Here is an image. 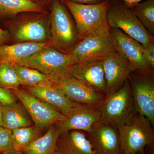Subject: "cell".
Listing matches in <instances>:
<instances>
[{"instance_id":"obj_6","label":"cell","mask_w":154,"mask_h":154,"mask_svg":"<svg viewBox=\"0 0 154 154\" xmlns=\"http://www.w3.org/2000/svg\"><path fill=\"white\" fill-rule=\"evenodd\" d=\"M71 56L52 46L44 48L25 60L21 66L37 70L54 80L68 74L73 65Z\"/></svg>"},{"instance_id":"obj_19","label":"cell","mask_w":154,"mask_h":154,"mask_svg":"<svg viewBox=\"0 0 154 154\" xmlns=\"http://www.w3.org/2000/svg\"><path fill=\"white\" fill-rule=\"evenodd\" d=\"M55 154H96L91 141L82 131L70 130L60 135Z\"/></svg>"},{"instance_id":"obj_34","label":"cell","mask_w":154,"mask_h":154,"mask_svg":"<svg viewBox=\"0 0 154 154\" xmlns=\"http://www.w3.org/2000/svg\"><path fill=\"white\" fill-rule=\"evenodd\" d=\"M0 127H3V105L0 103Z\"/></svg>"},{"instance_id":"obj_27","label":"cell","mask_w":154,"mask_h":154,"mask_svg":"<svg viewBox=\"0 0 154 154\" xmlns=\"http://www.w3.org/2000/svg\"><path fill=\"white\" fill-rule=\"evenodd\" d=\"M14 151L12 131L0 127V154Z\"/></svg>"},{"instance_id":"obj_35","label":"cell","mask_w":154,"mask_h":154,"mask_svg":"<svg viewBox=\"0 0 154 154\" xmlns=\"http://www.w3.org/2000/svg\"><path fill=\"white\" fill-rule=\"evenodd\" d=\"M3 154H24L22 152H19V151H12L11 152H10L6 153H4Z\"/></svg>"},{"instance_id":"obj_22","label":"cell","mask_w":154,"mask_h":154,"mask_svg":"<svg viewBox=\"0 0 154 154\" xmlns=\"http://www.w3.org/2000/svg\"><path fill=\"white\" fill-rule=\"evenodd\" d=\"M59 132L55 124L48 127L44 134L22 150L24 154H55Z\"/></svg>"},{"instance_id":"obj_12","label":"cell","mask_w":154,"mask_h":154,"mask_svg":"<svg viewBox=\"0 0 154 154\" xmlns=\"http://www.w3.org/2000/svg\"><path fill=\"white\" fill-rule=\"evenodd\" d=\"M53 85L60 90L70 100L81 105L97 107L105 97L104 94L69 73L54 80Z\"/></svg>"},{"instance_id":"obj_31","label":"cell","mask_w":154,"mask_h":154,"mask_svg":"<svg viewBox=\"0 0 154 154\" xmlns=\"http://www.w3.org/2000/svg\"><path fill=\"white\" fill-rule=\"evenodd\" d=\"M71 2L81 5H96L102 3L104 0H66Z\"/></svg>"},{"instance_id":"obj_20","label":"cell","mask_w":154,"mask_h":154,"mask_svg":"<svg viewBox=\"0 0 154 154\" xmlns=\"http://www.w3.org/2000/svg\"><path fill=\"white\" fill-rule=\"evenodd\" d=\"M48 11L42 4L28 0H0V22L5 24L23 12Z\"/></svg>"},{"instance_id":"obj_5","label":"cell","mask_w":154,"mask_h":154,"mask_svg":"<svg viewBox=\"0 0 154 154\" xmlns=\"http://www.w3.org/2000/svg\"><path fill=\"white\" fill-rule=\"evenodd\" d=\"M116 127L121 153L136 154L144 152L146 146H153L154 126L146 117L139 113H135L129 122Z\"/></svg>"},{"instance_id":"obj_33","label":"cell","mask_w":154,"mask_h":154,"mask_svg":"<svg viewBox=\"0 0 154 154\" xmlns=\"http://www.w3.org/2000/svg\"><path fill=\"white\" fill-rule=\"evenodd\" d=\"M54 0H41V4L46 8L48 10L50 6Z\"/></svg>"},{"instance_id":"obj_10","label":"cell","mask_w":154,"mask_h":154,"mask_svg":"<svg viewBox=\"0 0 154 154\" xmlns=\"http://www.w3.org/2000/svg\"><path fill=\"white\" fill-rule=\"evenodd\" d=\"M10 91L22 103L36 126L43 129L65 118L63 114L23 88H16Z\"/></svg>"},{"instance_id":"obj_26","label":"cell","mask_w":154,"mask_h":154,"mask_svg":"<svg viewBox=\"0 0 154 154\" xmlns=\"http://www.w3.org/2000/svg\"><path fill=\"white\" fill-rule=\"evenodd\" d=\"M20 86L19 76L14 66L0 64V87L11 91Z\"/></svg>"},{"instance_id":"obj_38","label":"cell","mask_w":154,"mask_h":154,"mask_svg":"<svg viewBox=\"0 0 154 154\" xmlns=\"http://www.w3.org/2000/svg\"><path fill=\"white\" fill-rule=\"evenodd\" d=\"M119 154H123L121 153H119Z\"/></svg>"},{"instance_id":"obj_8","label":"cell","mask_w":154,"mask_h":154,"mask_svg":"<svg viewBox=\"0 0 154 154\" xmlns=\"http://www.w3.org/2000/svg\"><path fill=\"white\" fill-rule=\"evenodd\" d=\"M128 80L135 112L145 116L154 126L153 73L133 72Z\"/></svg>"},{"instance_id":"obj_32","label":"cell","mask_w":154,"mask_h":154,"mask_svg":"<svg viewBox=\"0 0 154 154\" xmlns=\"http://www.w3.org/2000/svg\"><path fill=\"white\" fill-rule=\"evenodd\" d=\"M124 2L125 5L128 8H131L132 6L144 0H121Z\"/></svg>"},{"instance_id":"obj_14","label":"cell","mask_w":154,"mask_h":154,"mask_svg":"<svg viewBox=\"0 0 154 154\" xmlns=\"http://www.w3.org/2000/svg\"><path fill=\"white\" fill-rule=\"evenodd\" d=\"M100 120V113L97 107L82 105L55 125L60 134L70 130L85 131L88 133L95 123Z\"/></svg>"},{"instance_id":"obj_25","label":"cell","mask_w":154,"mask_h":154,"mask_svg":"<svg viewBox=\"0 0 154 154\" xmlns=\"http://www.w3.org/2000/svg\"><path fill=\"white\" fill-rule=\"evenodd\" d=\"M130 10L152 36L154 34V0L138 3Z\"/></svg>"},{"instance_id":"obj_21","label":"cell","mask_w":154,"mask_h":154,"mask_svg":"<svg viewBox=\"0 0 154 154\" xmlns=\"http://www.w3.org/2000/svg\"><path fill=\"white\" fill-rule=\"evenodd\" d=\"M33 122L25 107L17 102L3 105V127L14 130L33 125Z\"/></svg>"},{"instance_id":"obj_17","label":"cell","mask_w":154,"mask_h":154,"mask_svg":"<svg viewBox=\"0 0 154 154\" xmlns=\"http://www.w3.org/2000/svg\"><path fill=\"white\" fill-rule=\"evenodd\" d=\"M106 79V96L117 91L134 72L128 63L116 52L102 61Z\"/></svg>"},{"instance_id":"obj_11","label":"cell","mask_w":154,"mask_h":154,"mask_svg":"<svg viewBox=\"0 0 154 154\" xmlns=\"http://www.w3.org/2000/svg\"><path fill=\"white\" fill-rule=\"evenodd\" d=\"M116 52L109 36H88L80 40L69 54L74 64L103 60Z\"/></svg>"},{"instance_id":"obj_1","label":"cell","mask_w":154,"mask_h":154,"mask_svg":"<svg viewBox=\"0 0 154 154\" xmlns=\"http://www.w3.org/2000/svg\"><path fill=\"white\" fill-rule=\"evenodd\" d=\"M73 18L79 40L88 36L109 35L110 27L107 20L110 6L108 0L96 5H81L61 0Z\"/></svg>"},{"instance_id":"obj_18","label":"cell","mask_w":154,"mask_h":154,"mask_svg":"<svg viewBox=\"0 0 154 154\" xmlns=\"http://www.w3.org/2000/svg\"><path fill=\"white\" fill-rule=\"evenodd\" d=\"M53 46L52 42H19L0 45V64L21 66L22 63L40 49Z\"/></svg>"},{"instance_id":"obj_9","label":"cell","mask_w":154,"mask_h":154,"mask_svg":"<svg viewBox=\"0 0 154 154\" xmlns=\"http://www.w3.org/2000/svg\"><path fill=\"white\" fill-rule=\"evenodd\" d=\"M116 53L124 58L134 72L153 73L143 57V47L140 43L115 28H110L109 35Z\"/></svg>"},{"instance_id":"obj_24","label":"cell","mask_w":154,"mask_h":154,"mask_svg":"<svg viewBox=\"0 0 154 154\" xmlns=\"http://www.w3.org/2000/svg\"><path fill=\"white\" fill-rule=\"evenodd\" d=\"M42 129L34 125L12 131L14 150L22 152L24 149L42 135Z\"/></svg>"},{"instance_id":"obj_30","label":"cell","mask_w":154,"mask_h":154,"mask_svg":"<svg viewBox=\"0 0 154 154\" xmlns=\"http://www.w3.org/2000/svg\"><path fill=\"white\" fill-rule=\"evenodd\" d=\"M11 41L10 34L6 29H4L0 26V45L7 44Z\"/></svg>"},{"instance_id":"obj_15","label":"cell","mask_w":154,"mask_h":154,"mask_svg":"<svg viewBox=\"0 0 154 154\" xmlns=\"http://www.w3.org/2000/svg\"><path fill=\"white\" fill-rule=\"evenodd\" d=\"M102 61L74 64L69 74L106 96L107 86Z\"/></svg>"},{"instance_id":"obj_37","label":"cell","mask_w":154,"mask_h":154,"mask_svg":"<svg viewBox=\"0 0 154 154\" xmlns=\"http://www.w3.org/2000/svg\"><path fill=\"white\" fill-rule=\"evenodd\" d=\"M136 154H145V153L144 152H142L138 153Z\"/></svg>"},{"instance_id":"obj_2","label":"cell","mask_w":154,"mask_h":154,"mask_svg":"<svg viewBox=\"0 0 154 154\" xmlns=\"http://www.w3.org/2000/svg\"><path fill=\"white\" fill-rule=\"evenodd\" d=\"M4 25L8 31L11 41L16 42L50 41L49 11L23 12Z\"/></svg>"},{"instance_id":"obj_16","label":"cell","mask_w":154,"mask_h":154,"mask_svg":"<svg viewBox=\"0 0 154 154\" xmlns=\"http://www.w3.org/2000/svg\"><path fill=\"white\" fill-rule=\"evenodd\" d=\"M25 91L51 106L65 116L82 105L72 101L53 85L23 87Z\"/></svg>"},{"instance_id":"obj_3","label":"cell","mask_w":154,"mask_h":154,"mask_svg":"<svg viewBox=\"0 0 154 154\" xmlns=\"http://www.w3.org/2000/svg\"><path fill=\"white\" fill-rule=\"evenodd\" d=\"M48 10L50 41L53 47L69 54L80 40L73 18L61 0H54Z\"/></svg>"},{"instance_id":"obj_36","label":"cell","mask_w":154,"mask_h":154,"mask_svg":"<svg viewBox=\"0 0 154 154\" xmlns=\"http://www.w3.org/2000/svg\"><path fill=\"white\" fill-rule=\"evenodd\" d=\"M28 1H30V2H33L34 3L41 4V0H28Z\"/></svg>"},{"instance_id":"obj_7","label":"cell","mask_w":154,"mask_h":154,"mask_svg":"<svg viewBox=\"0 0 154 154\" xmlns=\"http://www.w3.org/2000/svg\"><path fill=\"white\" fill-rule=\"evenodd\" d=\"M107 20L110 28L120 29L138 42L143 47L154 42L151 35L137 18L124 3H110L107 12Z\"/></svg>"},{"instance_id":"obj_4","label":"cell","mask_w":154,"mask_h":154,"mask_svg":"<svg viewBox=\"0 0 154 154\" xmlns=\"http://www.w3.org/2000/svg\"><path fill=\"white\" fill-rule=\"evenodd\" d=\"M97 107L100 121L104 123L118 127L129 122L135 112L128 79L117 91L105 96Z\"/></svg>"},{"instance_id":"obj_28","label":"cell","mask_w":154,"mask_h":154,"mask_svg":"<svg viewBox=\"0 0 154 154\" xmlns=\"http://www.w3.org/2000/svg\"><path fill=\"white\" fill-rule=\"evenodd\" d=\"M143 47V57L146 63L150 67L154 70V43H150Z\"/></svg>"},{"instance_id":"obj_29","label":"cell","mask_w":154,"mask_h":154,"mask_svg":"<svg viewBox=\"0 0 154 154\" xmlns=\"http://www.w3.org/2000/svg\"><path fill=\"white\" fill-rule=\"evenodd\" d=\"M17 98L9 90L0 87V103L9 105L17 102Z\"/></svg>"},{"instance_id":"obj_13","label":"cell","mask_w":154,"mask_h":154,"mask_svg":"<svg viewBox=\"0 0 154 154\" xmlns=\"http://www.w3.org/2000/svg\"><path fill=\"white\" fill-rule=\"evenodd\" d=\"M96 154H119L120 138L116 126L97 122L88 133Z\"/></svg>"},{"instance_id":"obj_23","label":"cell","mask_w":154,"mask_h":154,"mask_svg":"<svg viewBox=\"0 0 154 154\" xmlns=\"http://www.w3.org/2000/svg\"><path fill=\"white\" fill-rule=\"evenodd\" d=\"M14 66L19 76L20 86L22 87L53 84L52 78L37 70L22 66Z\"/></svg>"}]
</instances>
